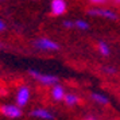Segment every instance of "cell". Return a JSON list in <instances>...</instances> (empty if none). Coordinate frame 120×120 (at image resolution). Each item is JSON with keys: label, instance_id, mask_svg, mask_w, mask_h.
Returning a JSON list of instances; mask_svg holds the SVG:
<instances>
[{"label": "cell", "instance_id": "cell-1", "mask_svg": "<svg viewBox=\"0 0 120 120\" xmlns=\"http://www.w3.org/2000/svg\"><path fill=\"white\" fill-rule=\"evenodd\" d=\"M30 73V76L33 77V78H35L38 82H41L42 85H45V86H53L54 84H57L58 82V77L57 76H53V74H46V73H41V71L38 70H31L28 71Z\"/></svg>", "mask_w": 120, "mask_h": 120}, {"label": "cell", "instance_id": "cell-2", "mask_svg": "<svg viewBox=\"0 0 120 120\" xmlns=\"http://www.w3.org/2000/svg\"><path fill=\"white\" fill-rule=\"evenodd\" d=\"M34 47L41 51H58L60 45L50 38H38L34 42Z\"/></svg>", "mask_w": 120, "mask_h": 120}, {"label": "cell", "instance_id": "cell-3", "mask_svg": "<svg viewBox=\"0 0 120 120\" xmlns=\"http://www.w3.org/2000/svg\"><path fill=\"white\" fill-rule=\"evenodd\" d=\"M0 112L3 113V116H6L8 119H19L22 117V107H19L18 104H3L0 107Z\"/></svg>", "mask_w": 120, "mask_h": 120}, {"label": "cell", "instance_id": "cell-4", "mask_svg": "<svg viewBox=\"0 0 120 120\" xmlns=\"http://www.w3.org/2000/svg\"><path fill=\"white\" fill-rule=\"evenodd\" d=\"M89 16H96V18H103V19H108V20H116L117 19V14L112 11L111 8H93L88 11Z\"/></svg>", "mask_w": 120, "mask_h": 120}, {"label": "cell", "instance_id": "cell-5", "mask_svg": "<svg viewBox=\"0 0 120 120\" xmlns=\"http://www.w3.org/2000/svg\"><path fill=\"white\" fill-rule=\"evenodd\" d=\"M30 97H31V90H30V88L26 86V85H23L18 89L16 92V104L19 107H26L30 101Z\"/></svg>", "mask_w": 120, "mask_h": 120}, {"label": "cell", "instance_id": "cell-6", "mask_svg": "<svg viewBox=\"0 0 120 120\" xmlns=\"http://www.w3.org/2000/svg\"><path fill=\"white\" fill-rule=\"evenodd\" d=\"M68 10V4L65 0H51L50 3V11L54 16H62Z\"/></svg>", "mask_w": 120, "mask_h": 120}, {"label": "cell", "instance_id": "cell-7", "mask_svg": "<svg viewBox=\"0 0 120 120\" xmlns=\"http://www.w3.org/2000/svg\"><path fill=\"white\" fill-rule=\"evenodd\" d=\"M31 116L35 117V119H42V120H53L55 117L50 111H47V109H45V108L33 109V111H31Z\"/></svg>", "mask_w": 120, "mask_h": 120}, {"label": "cell", "instance_id": "cell-8", "mask_svg": "<svg viewBox=\"0 0 120 120\" xmlns=\"http://www.w3.org/2000/svg\"><path fill=\"white\" fill-rule=\"evenodd\" d=\"M65 94H66L65 88L62 86V85H60L58 82L51 86V98H53L54 101H64Z\"/></svg>", "mask_w": 120, "mask_h": 120}, {"label": "cell", "instance_id": "cell-9", "mask_svg": "<svg viewBox=\"0 0 120 120\" xmlns=\"http://www.w3.org/2000/svg\"><path fill=\"white\" fill-rule=\"evenodd\" d=\"M90 98H92L94 103H97L98 105H108L109 104V98L105 96V94H103V93L100 92H92L90 93Z\"/></svg>", "mask_w": 120, "mask_h": 120}, {"label": "cell", "instance_id": "cell-10", "mask_svg": "<svg viewBox=\"0 0 120 120\" xmlns=\"http://www.w3.org/2000/svg\"><path fill=\"white\" fill-rule=\"evenodd\" d=\"M97 51L103 57H109L111 55V47L105 41H98L97 42Z\"/></svg>", "mask_w": 120, "mask_h": 120}, {"label": "cell", "instance_id": "cell-11", "mask_svg": "<svg viewBox=\"0 0 120 120\" xmlns=\"http://www.w3.org/2000/svg\"><path fill=\"white\" fill-rule=\"evenodd\" d=\"M64 103L68 105V107H74L80 103V97L74 94V93H66L65 97H64Z\"/></svg>", "mask_w": 120, "mask_h": 120}, {"label": "cell", "instance_id": "cell-12", "mask_svg": "<svg viewBox=\"0 0 120 120\" xmlns=\"http://www.w3.org/2000/svg\"><path fill=\"white\" fill-rule=\"evenodd\" d=\"M74 27L78 30H82V31H86V30H89V23L84 19H77L74 22Z\"/></svg>", "mask_w": 120, "mask_h": 120}, {"label": "cell", "instance_id": "cell-13", "mask_svg": "<svg viewBox=\"0 0 120 120\" xmlns=\"http://www.w3.org/2000/svg\"><path fill=\"white\" fill-rule=\"evenodd\" d=\"M104 71H105L107 74H115V73H116V69H115V68H111V66H105V68H104Z\"/></svg>", "mask_w": 120, "mask_h": 120}, {"label": "cell", "instance_id": "cell-14", "mask_svg": "<svg viewBox=\"0 0 120 120\" xmlns=\"http://www.w3.org/2000/svg\"><path fill=\"white\" fill-rule=\"evenodd\" d=\"M62 24H64V27L65 28H73L74 27V22H71V20H65Z\"/></svg>", "mask_w": 120, "mask_h": 120}, {"label": "cell", "instance_id": "cell-15", "mask_svg": "<svg viewBox=\"0 0 120 120\" xmlns=\"http://www.w3.org/2000/svg\"><path fill=\"white\" fill-rule=\"evenodd\" d=\"M92 4H94V6H103V4H105L107 3V0H89Z\"/></svg>", "mask_w": 120, "mask_h": 120}, {"label": "cell", "instance_id": "cell-16", "mask_svg": "<svg viewBox=\"0 0 120 120\" xmlns=\"http://www.w3.org/2000/svg\"><path fill=\"white\" fill-rule=\"evenodd\" d=\"M4 28H6V23H4L3 20H1V19H0V31H3Z\"/></svg>", "mask_w": 120, "mask_h": 120}, {"label": "cell", "instance_id": "cell-17", "mask_svg": "<svg viewBox=\"0 0 120 120\" xmlns=\"http://www.w3.org/2000/svg\"><path fill=\"white\" fill-rule=\"evenodd\" d=\"M115 1H116V3H120V0H115Z\"/></svg>", "mask_w": 120, "mask_h": 120}, {"label": "cell", "instance_id": "cell-18", "mask_svg": "<svg viewBox=\"0 0 120 120\" xmlns=\"http://www.w3.org/2000/svg\"><path fill=\"white\" fill-rule=\"evenodd\" d=\"M1 47H3V45H1V43H0V49H1Z\"/></svg>", "mask_w": 120, "mask_h": 120}]
</instances>
